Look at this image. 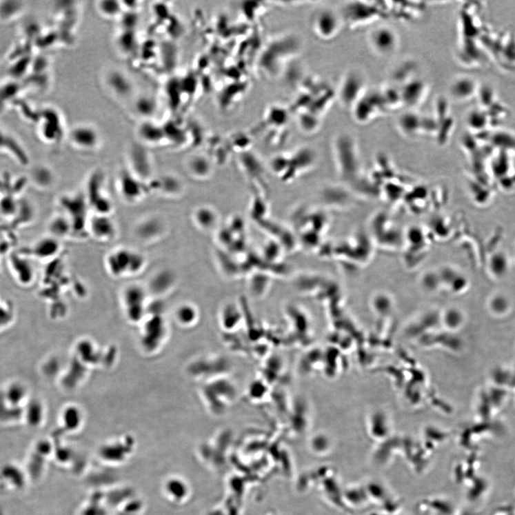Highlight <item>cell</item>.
Here are the masks:
<instances>
[{"instance_id":"4316f807","label":"cell","mask_w":515,"mask_h":515,"mask_svg":"<svg viewBox=\"0 0 515 515\" xmlns=\"http://www.w3.org/2000/svg\"><path fill=\"white\" fill-rule=\"evenodd\" d=\"M73 226L68 216H57L53 218L49 225L51 236L60 240L65 238L72 231Z\"/></svg>"},{"instance_id":"6da1fadb","label":"cell","mask_w":515,"mask_h":515,"mask_svg":"<svg viewBox=\"0 0 515 515\" xmlns=\"http://www.w3.org/2000/svg\"><path fill=\"white\" fill-rule=\"evenodd\" d=\"M145 257L140 252L120 248L110 252L105 260V268L114 277L137 275L146 266Z\"/></svg>"},{"instance_id":"f1b7e54d","label":"cell","mask_w":515,"mask_h":515,"mask_svg":"<svg viewBox=\"0 0 515 515\" xmlns=\"http://www.w3.org/2000/svg\"><path fill=\"white\" fill-rule=\"evenodd\" d=\"M82 421L81 413L74 407H68L63 413V428L67 432L78 430L81 426Z\"/></svg>"},{"instance_id":"8fae6325","label":"cell","mask_w":515,"mask_h":515,"mask_svg":"<svg viewBox=\"0 0 515 515\" xmlns=\"http://www.w3.org/2000/svg\"><path fill=\"white\" fill-rule=\"evenodd\" d=\"M163 491L168 501L176 505H183L190 498L188 484L177 476H170L163 483Z\"/></svg>"},{"instance_id":"1f68e13d","label":"cell","mask_w":515,"mask_h":515,"mask_svg":"<svg viewBox=\"0 0 515 515\" xmlns=\"http://www.w3.org/2000/svg\"><path fill=\"white\" fill-rule=\"evenodd\" d=\"M20 87L14 81L7 82L0 85V111L6 108L10 103V100L13 101L15 97H18Z\"/></svg>"},{"instance_id":"8992f818","label":"cell","mask_w":515,"mask_h":515,"mask_svg":"<svg viewBox=\"0 0 515 515\" xmlns=\"http://www.w3.org/2000/svg\"><path fill=\"white\" fill-rule=\"evenodd\" d=\"M387 108L380 92L368 94L367 92L352 109L354 120L359 123L365 124L372 121Z\"/></svg>"},{"instance_id":"7a4b0ae2","label":"cell","mask_w":515,"mask_h":515,"mask_svg":"<svg viewBox=\"0 0 515 515\" xmlns=\"http://www.w3.org/2000/svg\"><path fill=\"white\" fill-rule=\"evenodd\" d=\"M54 445L48 438L36 441L28 454L25 470L31 483H39L46 472L48 462L52 459Z\"/></svg>"},{"instance_id":"ac0fdd59","label":"cell","mask_w":515,"mask_h":515,"mask_svg":"<svg viewBox=\"0 0 515 515\" xmlns=\"http://www.w3.org/2000/svg\"><path fill=\"white\" fill-rule=\"evenodd\" d=\"M219 219L216 210L207 205L197 208L193 214L194 224L205 232H212L217 225Z\"/></svg>"},{"instance_id":"cb8c5ba5","label":"cell","mask_w":515,"mask_h":515,"mask_svg":"<svg viewBox=\"0 0 515 515\" xmlns=\"http://www.w3.org/2000/svg\"><path fill=\"white\" fill-rule=\"evenodd\" d=\"M23 421V408L14 407L6 399L0 391V424L13 425Z\"/></svg>"},{"instance_id":"4fadbf2b","label":"cell","mask_w":515,"mask_h":515,"mask_svg":"<svg viewBox=\"0 0 515 515\" xmlns=\"http://www.w3.org/2000/svg\"><path fill=\"white\" fill-rule=\"evenodd\" d=\"M400 90L403 105L412 110L424 101L428 88L423 81L413 79L410 82L405 83L402 88H400Z\"/></svg>"},{"instance_id":"603a6c76","label":"cell","mask_w":515,"mask_h":515,"mask_svg":"<svg viewBox=\"0 0 515 515\" xmlns=\"http://www.w3.org/2000/svg\"><path fill=\"white\" fill-rule=\"evenodd\" d=\"M59 241L51 236L42 239L33 246L32 253L37 259H52L61 250Z\"/></svg>"},{"instance_id":"d6a6232c","label":"cell","mask_w":515,"mask_h":515,"mask_svg":"<svg viewBox=\"0 0 515 515\" xmlns=\"http://www.w3.org/2000/svg\"><path fill=\"white\" fill-rule=\"evenodd\" d=\"M109 83L112 88L120 94H125L130 90V84L125 76L119 72H113L110 76Z\"/></svg>"},{"instance_id":"44dd1931","label":"cell","mask_w":515,"mask_h":515,"mask_svg":"<svg viewBox=\"0 0 515 515\" xmlns=\"http://www.w3.org/2000/svg\"><path fill=\"white\" fill-rule=\"evenodd\" d=\"M343 503L350 509L367 506L370 502L365 486H351L342 493Z\"/></svg>"},{"instance_id":"7402d4cb","label":"cell","mask_w":515,"mask_h":515,"mask_svg":"<svg viewBox=\"0 0 515 515\" xmlns=\"http://www.w3.org/2000/svg\"><path fill=\"white\" fill-rule=\"evenodd\" d=\"M26 10V3L23 1H0V23H13L21 18Z\"/></svg>"},{"instance_id":"9a60e30c","label":"cell","mask_w":515,"mask_h":515,"mask_svg":"<svg viewBox=\"0 0 515 515\" xmlns=\"http://www.w3.org/2000/svg\"><path fill=\"white\" fill-rule=\"evenodd\" d=\"M476 91L475 81L467 76L457 77L451 83L450 94L456 101L465 102L469 100Z\"/></svg>"},{"instance_id":"83f0119b","label":"cell","mask_w":515,"mask_h":515,"mask_svg":"<svg viewBox=\"0 0 515 515\" xmlns=\"http://www.w3.org/2000/svg\"><path fill=\"white\" fill-rule=\"evenodd\" d=\"M45 120L43 123V126L40 127V133H41V137L48 141H54L59 139L60 132H57V130H59V126L56 125L59 124V121H52L54 116V113L51 114V112H46L43 114Z\"/></svg>"},{"instance_id":"d590c367","label":"cell","mask_w":515,"mask_h":515,"mask_svg":"<svg viewBox=\"0 0 515 515\" xmlns=\"http://www.w3.org/2000/svg\"><path fill=\"white\" fill-rule=\"evenodd\" d=\"M35 176L37 178V183H43V185L48 186L51 185L52 182V172L46 167H40L35 170Z\"/></svg>"},{"instance_id":"2e32d148","label":"cell","mask_w":515,"mask_h":515,"mask_svg":"<svg viewBox=\"0 0 515 515\" xmlns=\"http://www.w3.org/2000/svg\"><path fill=\"white\" fill-rule=\"evenodd\" d=\"M46 416L45 407L39 399L28 400L23 408V421L30 428L37 429L42 426Z\"/></svg>"},{"instance_id":"ffe728a7","label":"cell","mask_w":515,"mask_h":515,"mask_svg":"<svg viewBox=\"0 0 515 515\" xmlns=\"http://www.w3.org/2000/svg\"><path fill=\"white\" fill-rule=\"evenodd\" d=\"M164 225L157 218H149L141 221L136 229L137 236L143 241H151L161 237Z\"/></svg>"},{"instance_id":"e575fe53","label":"cell","mask_w":515,"mask_h":515,"mask_svg":"<svg viewBox=\"0 0 515 515\" xmlns=\"http://www.w3.org/2000/svg\"><path fill=\"white\" fill-rule=\"evenodd\" d=\"M137 108L143 116L149 117L155 112L156 105L154 100L143 97L137 102Z\"/></svg>"},{"instance_id":"4dcf8cb0","label":"cell","mask_w":515,"mask_h":515,"mask_svg":"<svg viewBox=\"0 0 515 515\" xmlns=\"http://www.w3.org/2000/svg\"><path fill=\"white\" fill-rule=\"evenodd\" d=\"M121 188L123 196L126 199H132L135 201L141 196V183H138V179L124 176L121 181Z\"/></svg>"},{"instance_id":"484cf974","label":"cell","mask_w":515,"mask_h":515,"mask_svg":"<svg viewBox=\"0 0 515 515\" xmlns=\"http://www.w3.org/2000/svg\"><path fill=\"white\" fill-rule=\"evenodd\" d=\"M188 168L190 174L200 180L207 179L212 174L211 163L205 158L200 156L190 159L188 161Z\"/></svg>"},{"instance_id":"e0dca14e","label":"cell","mask_w":515,"mask_h":515,"mask_svg":"<svg viewBox=\"0 0 515 515\" xmlns=\"http://www.w3.org/2000/svg\"><path fill=\"white\" fill-rule=\"evenodd\" d=\"M7 402L14 407L24 408L29 400V390L20 381H13L3 390Z\"/></svg>"},{"instance_id":"ba28073f","label":"cell","mask_w":515,"mask_h":515,"mask_svg":"<svg viewBox=\"0 0 515 515\" xmlns=\"http://www.w3.org/2000/svg\"><path fill=\"white\" fill-rule=\"evenodd\" d=\"M30 483L24 467L8 463L0 467V484L5 488L14 491L24 489Z\"/></svg>"},{"instance_id":"d4e9b609","label":"cell","mask_w":515,"mask_h":515,"mask_svg":"<svg viewBox=\"0 0 515 515\" xmlns=\"http://www.w3.org/2000/svg\"><path fill=\"white\" fill-rule=\"evenodd\" d=\"M175 280L173 272L168 270H161L152 277L150 287L154 293H165L172 287Z\"/></svg>"},{"instance_id":"9c48e42d","label":"cell","mask_w":515,"mask_h":515,"mask_svg":"<svg viewBox=\"0 0 515 515\" xmlns=\"http://www.w3.org/2000/svg\"><path fill=\"white\" fill-rule=\"evenodd\" d=\"M133 443L132 442H122L108 443L102 446L99 450L101 459L110 465H121L125 463L132 455Z\"/></svg>"},{"instance_id":"30bf717a","label":"cell","mask_w":515,"mask_h":515,"mask_svg":"<svg viewBox=\"0 0 515 515\" xmlns=\"http://www.w3.org/2000/svg\"><path fill=\"white\" fill-rule=\"evenodd\" d=\"M0 150L7 152L18 163L27 164L28 156L24 146L18 139L0 123Z\"/></svg>"},{"instance_id":"277c9868","label":"cell","mask_w":515,"mask_h":515,"mask_svg":"<svg viewBox=\"0 0 515 515\" xmlns=\"http://www.w3.org/2000/svg\"><path fill=\"white\" fill-rule=\"evenodd\" d=\"M368 43L372 51L380 57H391L396 53L400 38L396 30L389 26H378L368 35Z\"/></svg>"},{"instance_id":"5b68a950","label":"cell","mask_w":515,"mask_h":515,"mask_svg":"<svg viewBox=\"0 0 515 515\" xmlns=\"http://www.w3.org/2000/svg\"><path fill=\"white\" fill-rule=\"evenodd\" d=\"M314 33L321 40L334 39L341 32L343 26L341 17L330 9H323L316 13L312 23Z\"/></svg>"},{"instance_id":"3957f363","label":"cell","mask_w":515,"mask_h":515,"mask_svg":"<svg viewBox=\"0 0 515 515\" xmlns=\"http://www.w3.org/2000/svg\"><path fill=\"white\" fill-rule=\"evenodd\" d=\"M367 80L358 70H350L343 76L338 92L340 104L351 110L367 92Z\"/></svg>"},{"instance_id":"8d00e7d4","label":"cell","mask_w":515,"mask_h":515,"mask_svg":"<svg viewBox=\"0 0 515 515\" xmlns=\"http://www.w3.org/2000/svg\"><path fill=\"white\" fill-rule=\"evenodd\" d=\"M100 9L105 14L114 16L119 14L121 10V6L119 2L109 0V1L102 2L100 5Z\"/></svg>"},{"instance_id":"d6986e66","label":"cell","mask_w":515,"mask_h":515,"mask_svg":"<svg viewBox=\"0 0 515 515\" xmlns=\"http://www.w3.org/2000/svg\"><path fill=\"white\" fill-rule=\"evenodd\" d=\"M72 143L82 149H92L99 143V136L97 131L89 126L75 128L71 132Z\"/></svg>"},{"instance_id":"836d02e7","label":"cell","mask_w":515,"mask_h":515,"mask_svg":"<svg viewBox=\"0 0 515 515\" xmlns=\"http://www.w3.org/2000/svg\"><path fill=\"white\" fill-rule=\"evenodd\" d=\"M163 193L169 196H178L183 190L182 183L176 177L167 176L161 182Z\"/></svg>"},{"instance_id":"5bb4252c","label":"cell","mask_w":515,"mask_h":515,"mask_svg":"<svg viewBox=\"0 0 515 515\" xmlns=\"http://www.w3.org/2000/svg\"><path fill=\"white\" fill-rule=\"evenodd\" d=\"M396 127L400 133L410 139H414L423 132V117L413 110H410L398 118Z\"/></svg>"},{"instance_id":"7c38bea8","label":"cell","mask_w":515,"mask_h":515,"mask_svg":"<svg viewBox=\"0 0 515 515\" xmlns=\"http://www.w3.org/2000/svg\"><path fill=\"white\" fill-rule=\"evenodd\" d=\"M123 299L128 315L132 319H139L144 310L145 292L139 285H130L125 290Z\"/></svg>"},{"instance_id":"52a82bcc","label":"cell","mask_w":515,"mask_h":515,"mask_svg":"<svg viewBox=\"0 0 515 515\" xmlns=\"http://www.w3.org/2000/svg\"><path fill=\"white\" fill-rule=\"evenodd\" d=\"M86 227L91 236L95 239L109 242L117 236V227L109 215L94 214L87 223Z\"/></svg>"},{"instance_id":"f546056e","label":"cell","mask_w":515,"mask_h":515,"mask_svg":"<svg viewBox=\"0 0 515 515\" xmlns=\"http://www.w3.org/2000/svg\"><path fill=\"white\" fill-rule=\"evenodd\" d=\"M140 135L144 141L152 144L161 142L165 137L163 129L150 123L141 125Z\"/></svg>"}]
</instances>
